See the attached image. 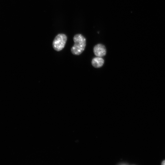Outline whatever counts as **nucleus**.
I'll return each mask as SVG.
<instances>
[{"label":"nucleus","mask_w":165,"mask_h":165,"mask_svg":"<svg viewBox=\"0 0 165 165\" xmlns=\"http://www.w3.org/2000/svg\"><path fill=\"white\" fill-rule=\"evenodd\" d=\"M73 40L74 44L71 49V53L75 55H80L85 49L86 45V39L82 35L78 34L75 35Z\"/></svg>","instance_id":"nucleus-1"},{"label":"nucleus","mask_w":165,"mask_h":165,"mask_svg":"<svg viewBox=\"0 0 165 165\" xmlns=\"http://www.w3.org/2000/svg\"><path fill=\"white\" fill-rule=\"evenodd\" d=\"M67 41V37L64 34H58L55 37L53 42L54 49L57 52L62 51L64 48Z\"/></svg>","instance_id":"nucleus-2"},{"label":"nucleus","mask_w":165,"mask_h":165,"mask_svg":"<svg viewBox=\"0 0 165 165\" xmlns=\"http://www.w3.org/2000/svg\"><path fill=\"white\" fill-rule=\"evenodd\" d=\"M162 164L165 165V160L162 163Z\"/></svg>","instance_id":"nucleus-5"},{"label":"nucleus","mask_w":165,"mask_h":165,"mask_svg":"<svg viewBox=\"0 0 165 165\" xmlns=\"http://www.w3.org/2000/svg\"><path fill=\"white\" fill-rule=\"evenodd\" d=\"M104 62L103 58L101 57H97L93 58L91 64L94 67L99 68L102 67L103 66Z\"/></svg>","instance_id":"nucleus-4"},{"label":"nucleus","mask_w":165,"mask_h":165,"mask_svg":"<svg viewBox=\"0 0 165 165\" xmlns=\"http://www.w3.org/2000/svg\"><path fill=\"white\" fill-rule=\"evenodd\" d=\"M93 52L94 54L98 57H102L107 54V49L103 44L99 43L94 47Z\"/></svg>","instance_id":"nucleus-3"}]
</instances>
